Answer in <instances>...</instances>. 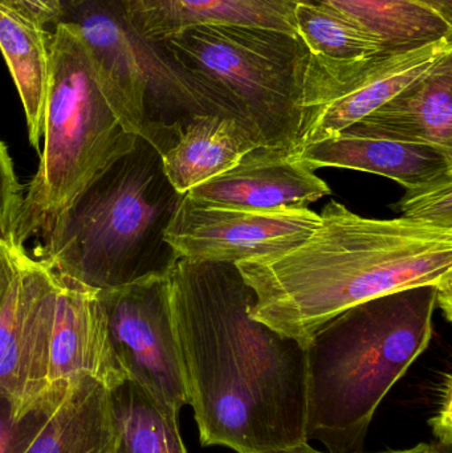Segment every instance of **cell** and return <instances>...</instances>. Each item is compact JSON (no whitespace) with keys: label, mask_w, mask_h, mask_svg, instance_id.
Returning <instances> with one entry per match:
<instances>
[{"label":"cell","mask_w":452,"mask_h":453,"mask_svg":"<svg viewBox=\"0 0 452 453\" xmlns=\"http://www.w3.org/2000/svg\"><path fill=\"white\" fill-rule=\"evenodd\" d=\"M172 324L202 446L280 453L308 443L305 348L252 319L234 264L178 258Z\"/></svg>","instance_id":"cell-1"},{"label":"cell","mask_w":452,"mask_h":453,"mask_svg":"<svg viewBox=\"0 0 452 453\" xmlns=\"http://www.w3.org/2000/svg\"><path fill=\"white\" fill-rule=\"evenodd\" d=\"M318 215L315 231L292 250L235 264L255 295L252 319L305 348L324 324L357 303L432 285L451 322L452 229L364 218L334 201Z\"/></svg>","instance_id":"cell-2"},{"label":"cell","mask_w":452,"mask_h":453,"mask_svg":"<svg viewBox=\"0 0 452 453\" xmlns=\"http://www.w3.org/2000/svg\"><path fill=\"white\" fill-rule=\"evenodd\" d=\"M437 289L408 288L337 314L305 345L307 441L331 453L364 452L372 419L426 350Z\"/></svg>","instance_id":"cell-3"},{"label":"cell","mask_w":452,"mask_h":453,"mask_svg":"<svg viewBox=\"0 0 452 453\" xmlns=\"http://www.w3.org/2000/svg\"><path fill=\"white\" fill-rule=\"evenodd\" d=\"M183 196L170 183L159 151L138 137L45 232L42 260L95 290L169 276L180 257L166 229Z\"/></svg>","instance_id":"cell-4"},{"label":"cell","mask_w":452,"mask_h":453,"mask_svg":"<svg viewBox=\"0 0 452 453\" xmlns=\"http://www.w3.org/2000/svg\"><path fill=\"white\" fill-rule=\"evenodd\" d=\"M149 44L204 113L238 122L257 145L296 150L308 52L299 36L202 24Z\"/></svg>","instance_id":"cell-5"},{"label":"cell","mask_w":452,"mask_h":453,"mask_svg":"<svg viewBox=\"0 0 452 453\" xmlns=\"http://www.w3.org/2000/svg\"><path fill=\"white\" fill-rule=\"evenodd\" d=\"M44 150L29 183L18 225V244L45 234L58 215L114 159L134 146L98 85L79 29L58 21L50 39Z\"/></svg>","instance_id":"cell-6"},{"label":"cell","mask_w":452,"mask_h":453,"mask_svg":"<svg viewBox=\"0 0 452 453\" xmlns=\"http://www.w3.org/2000/svg\"><path fill=\"white\" fill-rule=\"evenodd\" d=\"M450 63L451 35L355 60L307 52L300 90L302 125L295 151L336 137Z\"/></svg>","instance_id":"cell-7"},{"label":"cell","mask_w":452,"mask_h":453,"mask_svg":"<svg viewBox=\"0 0 452 453\" xmlns=\"http://www.w3.org/2000/svg\"><path fill=\"white\" fill-rule=\"evenodd\" d=\"M96 295L127 380L180 415L188 399L167 276L96 290Z\"/></svg>","instance_id":"cell-8"},{"label":"cell","mask_w":452,"mask_h":453,"mask_svg":"<svg viewBox=\"0 0 452 453\" xmlns=\"http://www.w3.org/2000/svg\"><path fill=\"white\" fill-rule=\"evenodd\" d=\"M57 295L55 272L24 250L0 308V396L19 415L55 410L47 394Z\"/></svg>","instance_id":"cell-9"},{"label":"cell","mask_w":452,"mask_h":453,"mask_svg":"<svg viewBox=\"0 0 452 453\" xmlns=\"http://www.w3.org/2000/svg\"><path fill=\"white\" fill-rule=\"evenodd\" d=\"M320 215L310 209L249 211L203 203L183 196L166 242L178 257L235 264L276 257L310 236Z\"/></svg>","instance_id":"cell-10"},{"label":"cell","mask_w":452,"mask_h":453,"mask_svg":"<svg viewBox=\"0 0 452 453\" xmlns=\"http://www.w3.org/2000/svg\"><path fill=\"white\" fill-rule=\"evenodd\" d=\"M72 4L71 21L84 40L106 101L129 132L151 143L161 90L153 50L149 47L151 58L141 52L142 42L125 23L119 0H72Z\"/></svg>","instance_id":"cell-11"},{"label":"cell","mask_w":452,"mask_h":453,"mask_svg":"<svg viewBox=\"0 0 452 453\" xmlns=\"http://www.w3.org/2000/svg\"><path fill=\"white\" fill-rule=\"evenodd\" d=\"M56 279L58 295L47 394L52 409L82 378H92L108 390L126 380L111 345L96 290L63 274L56 273Z\"/></svg>","instance_id":"cell-12"},{"label":"cell","mask_w":452,"mask_h":453,"mask_svg":"<svg viewBox=\"0 0 452 453\" xmlns=\"http://www.w3.org/2000/svg\"><path fill=\"white\" fill-rule=\"evenodd\" d=\"M326 180L296 158L295 151L260 145L227 172L188 191L203 203L249 211L307 209L331 194Z\"/></svg>","instance_id":"cell-13"},{"label":"cell","mask_w":452,"mask_h":453,"mask_svg":"<svg viewBox=\"0 0 452 453\" xmlns=\"http://www.w3.org/2000/svg\"><path fill=\"white\" fill-rule=\"evenodd\" d=\"M295 154L313 172L321 167L357 170L390 178L405 188L427 185L452 174V151L393 140L360 122L336 137L310 143Z\"/></svg>","instance_id":"cell-14"},{"label":"cell","mask_w":452,"mask_h":453,"mask_svg":"<svg viewBox=\"0 0 452 453\" xmlns=\"http://www.w3.org/2000/svg\"><path fill=\"white\" fill-rule=\"evenodd\" d=\"M299 0H119L130 31L156 42L202 24H231L297 35Z\"/></svg>","instance_id":"cell-15"},{"label":"cell","mask_w":452,"mask_h":453,"mask_svg":"<svg viewBox=\"0 0 452 453\" xmlns=\"http://www.w3.org/2000/svg\"><path fill=\"white\" fill-rule=\"evenodd\" d=\"M257 146L234 119L195 114L180 127L172 148L162 154V162L170 183L186 194L235 166Z\"/></svg>","instance_id":"cell-16"},{"label":"cell","mask_w":452,"mask_h":453,"mask_svg":"<svg viewBox=\"0 0 452 453\" xmlns=\"http://www.w3.org/2000/svg\"><path fill=\"white\" fill-rule=\"evenodd\" d=\"M360 124L393 140L452 151V63L411 85Z\"/></svg>","instance_id":"cell-17"},{"label":"cell","mask_w":452,"mask_h":453,"mask_svg":"<svg viewBox=\"0 0 452 453\" xmlns=\"http://www.w3.org/2000/svg\"><path fill=\"white\" fill-rule=\"evenodd\" d=\"M109 390L92 378L71 386L26 453H113Z\"/></svg>","instance_id":"cell-18"},{"label":"cell","mask_w":452,"mask_h":453,"mask_svg":"<svg viewBox=\"0 0 452 453\" xmlns=\"http://www.w3.org/2000/svg\"><path fill=\"white\" fill-rule=\"evenodd\" d=\"M50 34L0 8V50L18 88L28 138L39 153L44 133V111L50 69Z\"/></svg>","instance_id":"cell-19"},{"label":"cell","mask_w":452,"mask_h":453,"mask_svg":"<svg viewBox=\"0 0 452 453\" xmlns=\"http://www.w3.org/2000/svg\"><path fill=\"white\" fill-rule=\"evenodd\" d=\"M113 453H188L178 418L132 380L109 390Z\"/></svg>","instance_id":"cell-20"},{"label":"cell","mask_w":452,"mask_h":453,"mask_svg":"<svg viewBox=\"0 0 452 453\" xmlns=\"http://www.w3.org/2000/svg\"><path fill=\"white\" fill-rule=\"evenodd\" d=\"M295 20L308 52L321 58L355 60L390 48L355 16L324 0H299Z\"/></svg>","instance_id":"cell-21"},{"label":"cell","mask_w":452,"mask_h":453,"mask_svg":"<svg viewBox=\"0 0 452 453\" xmlns=\"http://www.w3.org/2000/svg\"><path fill=\"white\" fill-rule=\"evenodd\" d=\"M355 16L390 48L424 44L452 34V23L417 0H324Z\"/></svg>","instance_id":"cell-22"},{"label":"cell","mask_w":452,"mask_h":453,"mask_svg":"<svg viewBox=\"0 0 452 453\" xmlns=\"http://www.w3.org/2000/svg\"><path fill=\"white\" fill-rule=\"evenodd\" d=\"M411 222L452 229V174L418 188H406L405 196L393 204Z\"/></svg>","instance_id":"cell-23"},{"label":"cell","mask_w":452,"mask_h":453,"mask_svg":"<svg viewBox=\"0 0 452 453\" xmlns=\"http://www.w3.org/2000/svg\"><path fill=\"white\" fill-rule=\"evenodd\" d=\"M52 412L34 410L19 415L15 404L0 396V453H26Z\"/></svg>","instance_id":"cell-24"},{"label":"cell","mask_w":452,"mask_h":453,"mask_svg":"<svg viewBox=\"0 0 452 453\" xmlns=\"http://www.w3.org/2000/svg\"><path fill=\"white\" fill-rule=\"evenodd\" d=\"M23 199L12 159L0 141V245L10 250L23 248L18 244V225Z\"/></svg>","instance_id":"cell-25"},{"label":"cell","mask_w":452,"mask_h":453,"mask_svg":"<svg viewBox=\"0 0 452 453\" xmlns=\"http://www.w3.org/2000/svg\"><path fill=\"white\" fill-rule=\"evenodd\" d=\"M0 8L44 28L57 24L64 15L63 0H0Z\"/></svg>","instance_id":"cell-26"},{"label":"cell","mask_w":452,"mask_h":453,"mask_svg":"<svg viewBox=\"0 0 452 453\" xmlns=\"http://www.w3.org/2000/svg\"><path fill=\"white\" fill-rule=\"evenodd\" d=\"M24 250H26L24 248L10 250L0 245V308L4 303L11 282L18 272L19 260H20V255Z\"/></svg>","instance_id":"cell-27"},{"label":"cell","mask_w":452,"mask_h":453,"mask_svg":"<svg viewBox=\"0 0 452 453\" xmlns=\"http://www.w3.org/2000/svg\"><path fill=\"white\" fill-rule=\"evenodd\" d=\"M433 446H429V444L421 443L418 446L413 447V449H402V451H387L381 453H427L432 451ZM280 453H331V452H321L318 451V449H313L312 447H310V444L305 443L302 444V446L295 447V449H288V451H284ZM364 453V452H361Z\"/></svg>","instance_id":"cell-28"},{"label":"cell","mask_w":452,"mask_h":453,"mask_svg":"<svg viewBox=\"0 0 452 453\" xmlns=\"http://www.w3.org/2000/svg\"><path fill=\"white\" fill-rule=\"evenodd\" d=\"M417 2L429 5L433 10L441 13L446 20H452V0H417Z\"/></svg>","instance_id":"cell-29"},{"label":"cell","mask_w":452,"mask_h":453,"mask_svg":"<svg viewBox=\"0 0 452 453\" xmlns=\"http://www.w3.org/2000/svg\"><path fill=\"white\" fill-rule=\"evenodd\" d=\"M427 453H442V452L438 451V449H434V447H433L432 451L427 452Z\"/></svg>","instance_id":"cell-30"}]
</instances>
